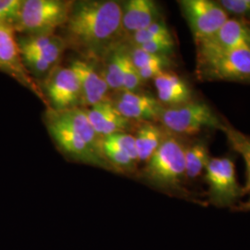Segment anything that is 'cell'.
Masks as SVG:
<instances>
[{
	"label": "cell",
	"mask_w": 250,
	"mask_h": 250,
	"mask_svg": "<svg viewBox=\"0 0 250 250\" xmlns=\"http://www.w3.org/2000/svg\"><path fill=\"white\" fill-rule=\"evenodd\" d=\"M102 152L115 171L131 173L135 170L136 162L128 157L125 152L119 149L114 145L107 142L104 138L102 141Z\"/></svg>",
	"instance_id": "603a6c76"
},
{
	"label": "cell",
	"mask_w": 250,
	"mask_h": 250,
	"mask_svg": "<svg viewBox=\"0 0 250 250\" xmlns=\"http://www.w3.org/2000/svg\"><path fill=\"white\" fill-rule=\"evenodd\" d=\"M105 140L114 145L119 149L125 152V154L130 157L133 161L137 162L138 161V154L135 145V139L134 135L121 133V134H111L104 137Z\"/></svg>",
	"instance_id": "d4e9b609"
},
{
	"label": "cell",
	"mask_w": 250,
	"mask_h": 250,
	"mask_svg": "<svg viewBox=\"0 0 250 250\" xmlns=\"http://www.w3.org/2000/svg\"><path fill=\"white\" fill-rule=\"evenodd\" d=\"M224 132L227 140L232 146V149L241 155L247 171V186L244 189L245 193H249V199L239 205L233 208L234 210L238 211H250V136L244 134L240 131L234 129L231 125L224 123V128L222 130Z\"/></svg>",
	"instance_id": "ffe728a7"
},
{
	"label": "cell",
	"mask_w": 250,
	"mask_h": 250,
	"mask_svg": "<svg viewBox=\"0 0 250 250\" xmlns=\"http://www.w3.org/2000/svg\"><path fill=\"white\" fill-rule=\"evenodd\" d=\"M129 58L128 47L120 44L105 57V66L101 73L109 90L122 91L125 65Z\"/></svg>",
	"instance_id": "d6986e66"
},
{
	"label": "cell",
	"mask_w": 250,
	"mask_h": 250,
	"mask_svg": "<svg viewBox=\"0 0 250 250\" xmlns=\"http://www.w3.org/2000/svg\"><path fill=\"white\" fill-rule=\"evenodd\" d=\"M186 146L178 138L166 135L159 148L146 161L141 177L152 187L168 193L186 196Z\"/></svg>",
	"instance_id": "7a4b0ae2"
},
{
	"label": "cell",
	"mask_w": 250,
	"mask_h": 250,
	"mask_svg": "<svg viewBox=\"0 0 250 250\" xmlns=\"http://www.w3.org/2000/svg\"><path fill=\"white\" fill-rule=\"evenodd\" d=\"M227 14L243 17H250V0H222L218 1Z\"/></svg>",
	"instance_id": "83f0119b"
},
{
	"label": "cell",
	"mask_w": 250,
	"mask_h": 250,
	"mask_svg": "<svg viewBox=\"0 0 250 250\" xmlns=\"http://www.w3.org/2000/svg\"><path fill=\"white\" fill-rule=\"evenodd\" d=\"M209 202L219 208H234L245 194L240 187L233 161L228 157L210 158L205 168Z\"/></svg>",
	"instance_id": "8992f818"
},
{
	"label": "cell",
	"mask_w": 250,
	"mask_h": 250,
	"mask_svg": "<svg viewBox=\"0 0 250 250\" xmlns=\"http://www.w3.org/2000/svg\"><path fill=\"white\" fill-rule=\"evenodd\" d=\"M110 102L126 119L144 123L158 121L164 108L159 100L137 92L123 91L116 99Z\"/></svg>",
	"instance_id": "7c38bea8"
},
{
	"label": "cell",
	"mask_w": 250,
	"mask_h": 250,
	"mask_svg": "<svg viewBox=\"0 0 250 250\" xmlns=\"http://www.w3.org/2000/svg\"><path fill=\"white\" fill-rule=\"evenodd\" d=\"M90 124L102 138L128 131L131 121L123 116L108 100L84 109Z\"/></svg>",
	"instance_id": "5bb4252c"
},
{
	"label": "cell",
	"mask_w": 250,
	"mask_h": 250,
	"mask_svg": "<svg viewBox=\"0 0 250 250\" xmlns=\"http://www.w3.org/2000/svg\"><path fill=\"white\" fill-rule=\"evenodd\" d=\"M196 74L203 82L250 83V48L211 50L197 48Z\"/></svg>",
	"instance_id": "3957f363"
},
{
	"label": "cell",
	"mask_w": 250,
	"mask_h": 250,
	"mask_svg": "<svg viewBox=\"0 0 250 250\" xmlns=\"http://www.w3.org/2000/svg\"><path fill=\"white\" fill-rule=\"evenodd\" d=\"M72 5L63 0H22L12 26L27 36L54 35L66 23Z\"/></svg>",
	"instance_id": "277c9868"
},
{
	"label": "cell",
	"mask_w": 250,
	"mask_h": 250,
	"mask_svg": "<svg viewBox=\"0 0 250 250\" xmlns=\"http://www.w3.org/2000/svg\"><path fill=\"white\" fill-rule=\"evenodd\" d=\"M161 105L177 107L191 101L192 92L188 83L176 73L162 72L154 79Z\"/></svg>",
	"instance_id": "ac0fdd59"
},
{
	"label": "cell",
	"mask_w": 250,
	"mask_h": 250,
	"mask_svg": "<svg viewBox=\"0 0 250 250\" xmlns=\"http://www.w3.org/2000/svg\"><path fill=\"white\" fill-rule=\"evenodd\" d=\"M136 47L148 53L168 56L173 51L174 42L172 38H163L144 43L142 45H137Z\"/></svg>",
	"instance_id": "4316f807"
},
{
	"label": "cell",
	"mask_w": 250,
	"mask_h": 250,
	"mask_svg": "<svg viewBox=\"0 0 250 250\" xmlns=\"http://www.w3.org/2000/svg\"><path fill=\"white\" fill-rule=\"evenodd\" d=\"M197 48L230 50L250 48V24L245 19H228L209 38L196 44Z\"/></svg>",
	"instance_id": "8fae6325"
},
{
	"label": "cell",
	"mask_w": 250,
	"mask_h": 250,
	"mask_svg": "<svg viewBox=\"0 0 250 250\" xmlns=\"http://www.w3.org/2000/svg\"><path fill=\"white\" fill-rule=\"evenodd\" d=\"M128 53L134 67L137 70L152 64H161L164 66L170 65V60L167 56L148 53L136 46H132L131 49L128 48Z\"/></svg>",
	"instance_id": "cb8c5ba5"
},
{
	"label": "cell",
	"mask_w": 250,
	"mask_h": 250,
	"mask_svg": "<svg viewBox=\"0 0 250 250\" xmlns=\"http://www.w3.org/2000/svg\"><path fill=\"white\" fill-rule=\"evenodd\" d=\"M21 55H35L55 67L60 62L67 48L62 37L57 35L25 36L19 39Z\"/></svg>",
	"instance_id": "2e32d148"
},
{
	"label": "cell",
	"mask_w": 250,
	"mask_h": 250,
	"mask_svg": "<svg viewBox=\"0 0 250 250\" xmlns=\"http://www.w3.org/2000/svg\"><path fill=\"white\" fill-rule=\"evenodd\" d=\"M160 21V10L152 0H129L123 6L124 34L132 36Z\"/></svg>",
	"instance_id": "9a60e30c"
},
{
	"label": "cell",
	"mask_w": 250,
	"mask_h": 250,
	"mask_svg": "<svg viewBox=\"0 0 250 250\" xmlns=\"http://www.w3.org/2000/svg\"><path fill=\"white\" fill-rule=\"evenodd\" d=\"M123 6L117 1H72L62 36L70 47L91 61L104 60L120 45Z\"/></svg>",
	"instance_id": "6da1fadb"
},
{
	"label": "cell",
	"mask_w": 250,
	"mask_h": 250,
	"mask_svg": "<svg viewBox=\"0 0 250 250\" xmlns=\"http://www.w3.org/2000/svg\"><path fill=\"white\" fill-rule=\"evenodd\" d=\"M48 113L62 123L63 125L69 127L75 134H78L92 149L104 156L102 152L103 138L97 134L90 124L84 109L79 107L62 111H54L52 109H49Z\"/></svg>",
	"instance_id": "e0dca14e"
},
{
	"label": "cell",
	"mask_w": 250,
	"mask_h": 250,
	"mask_svg": "<svg viewBox=\"0 0 250 250\" xmlns=\"http://www.w3.org/2000/svg\"><path fill=\"white\" fill-rule=\"evenodd\" d=\"M70 68L76 74L81 87V104L85 107H93L97 104L108 101L109 91L102 74L98 72L93 64L83 60H75Z\"/></svg>",
	"instance_id": "4fadbf2b"
},
{
	"label": "cell",
	"mask_w": 250,
	"mask_h": 250,
	"mask_svg": "<svg viewBox=\"0 0 250 250\" xmlns=\"http://www.w3.org/2000/svg\"><path fill=\"white\" fill-rule=\"evenodd\" d=\"M166 135L160 126L153 125L150 122H146L141 125L134 136L138 161H148L159 148Z\"/></svg>",
	"instance_id": "44dd1931"
},
{
	"label": "cell",
	"mask_w": 250,
	"mask_h": 250,
	"mask_svg": "<svg viewBox=\"0 0 250 250\" xmlns=\"http://www.w3.org/2000/svg\"><path fill=\"white\" fill-rule=\"evenodd\" d=\"M178 3L196 44L213 36L228 20V14L218 2L182 0Z\"/></svg>",
	"instance_id": "52a82bcc"
},
{
	"label": "cell",
	"mask_w": 250,
	"mask_h": 250,
	"mask_svg": "<svg viewBox=\"0 0 250 250\" xmlns=\"http://www.w3.org/2000/svg\"><path fill=\"white\" fill-rule=\"evenodd\" d=\"M208 148L205 142L197 140L190 146H186L185 161H186V177L193 180L198 177L209 161Z\"/></svg>",
	"instance_id": "7402d4cb"
},
{
	"label": "cell",
	"mask_w": 250,
	"mask_h": 250,
	"mask_svg": "<svg viewBox=\"0 0 250 250\" xmlns=\"http://www.w3.org/2000/svg\"><path fill=\"white\" fill-rule=\"evenodd\" d=\"M142 83H143V81L139 75L138 70L134 67V64L129 57L125 65L122 91L136 92L141 87Z\"/></svg>",
	"instance_id": "484cf974"
},
{
	"label": "cell",
	"mask_w": 250,
	"mask_h": 250,
	"mask_svg": "<svg viewBox=\"0 0 250 250\" xmlns=\"http://www.w3.org/2000/svg\"><path fill=\"white\" fill-rule=\"evenodd\" d=\"M15 33L11 24L0 22V71L8 73L47 104L42 90L24 66Z\"/></svg>",
	"instance_id": "ba28073f"
},
{
	"label": "cell",
	"mask_w": 250,
	"mask_h": 250,
	"mask_svg": "<svg viewBox=\"0 0 250 250\" xmlns=\"http://www.w3.org/2000/svg\"><path fill=\"white\" fill-rule=\"evenodd\" d=\"M158 121L170 132L178 134H196L205 128L223 130L224 126L213 109L203 101L164 107Z\"/></svg>",
	"instance_id": "5b68a950"
},
{
	"label": "cell",
	"mask_w": 250,
	"mask_h": 250,
	"mask_svg": "<svg viewBox=\"0 0 250 250\" xmlns=\"http://www.w3.org/2000/svg\"><path fill=\"white\" fill-rule=\"evenodd\" d=\"M146 30L156 36H162V37H172L170 35L169 28L161 21H158L152 23L151 25H149L146 28Z\"/></svg>",
	"instance_id": "4dcf8cb0"
},
{
	"label": "cell",
	"mask_w": 250,
	"mask_h": 250,
	"mask_svg": "<svg viewBox=\"0 0 250 250\" xmlns=\"http://www.w3.org/2000/svg\"><path fill=\"white\" fill-rule=\"evenodd\" d=\"M47 117L48 132L62 152L75 161L107 170H113L106 158L92 149L78 134L49 113Z\"/></svg>",
	"instance_id": "9c48e42d"
},
{
	"label": "cell",
	"mask_w": 250,
	"mask_h": 250,
	"mask_svg": "<svg viewBox=\"0 0 250 250\" xmlns=\"http://www.w3.org/2000/svg\"><path fill=\"white\" fill-rule=\"evenodd\" d=\"M45 88L54 111L71 109L81 104L80 83L70 67L53 69L45 77Z\"/></svg>",
	"instance_id": "30bf717a"
},
{
	"label": "cell",
	"mask_w": 250,
	"mask_h": 250,
	"mask_svg": "<svg viewBox=\"0 0 250 250\" xmlns=\"http://www.w3.org/2000/svg\"><path fill=\"white\" fill-rule=\"evenodd\" d=\"M165 67L166 66L161 64H152L138 70V72L142 81L145 82V81L155 79L161 72H164Z\"/></svg>",
	"instance_id": "f546056e"
},
{
	"label": "cell",
	"mask_w": 250,
	"mask_h": 250,
	"mask_svg": "<svg viewBox=\"0 0 250 250\" xmlns=\"http://www.w3.org/2000/svg\"><path fill=\"white\" fill-rule=\"evenodd\" d=\"M21 5V0H0V22L12 25Z\"/></svg>",
	"instance_id": "f1b7e54d"
}]
</instances>
